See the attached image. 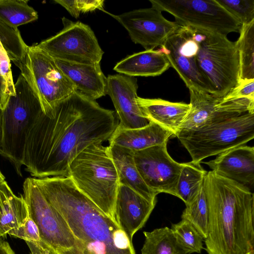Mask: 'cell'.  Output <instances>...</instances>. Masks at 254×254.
I'll list each match as a JSON object with an SVG mask.
<instances>
[{
    "instance_id": "cell-1",
    "label": "cell",
    "mask_w": 254,
    "mask_h": 254,
    "mask_svg": "<svg viewBox=\"0 0 254 254\" xmlns=\"http://www.w3.org/2000/svg\"><path fill=\"white\" fill-rule=\"evenodd\" d=\"M118 125L115 112L75 91L52 117L43 112L29 130L23 165L34 178L67 176L68 166L83 150L109 140Z\"/></svg>"
},
{
    "instance_id": "cell-2",
    "label": "cell",
    "mask_w": 254,
    "mask_h": 254,
    "mask_svg": "<svg viewBox=\"0 0 254 254\" xmlns=\"http://www.w3.org/2000/svg\"><path fill=\"white\" fill-rule=\"evenodd\" d=\"M33 179L67 223L79 243L78 254H135L132 242L115 220L80 192L69 177Z\"/></svg>"
},
{
    "instance_id": "cell-3",
    "label": "cell",
    "mask_w": 254,
    "mask_h": 254,
    "mask_svg": "<svg viewBox=\"0 0 254 254\" xmlns=\"http://www.w3.org/2000/svg\"><path fill=\"white\" fill-rule=\"evenodd\" d=\"M208 254H248L254 247V195L247 187L207 172Z\"/></svg>"
},
{
    "instance_id": "cell-4",
    "label": "cell",
    "mask_w": 254,
    "mask_h": 254,
    "mask_svg": "<svg viewBox=\"0 0 254 254\" xmlns=\"http://www.w3.org/2000/svg\"><path fill=\"white\" fill-rule=\"evenodd\" d=\"M67 176L80 192L115 219L114 206L120 184L107 146L99 144L85 148L70 163Z\"/></svg>"
},
{
    "instance_id": "cell-5",
    "label": "cell",
    "mask_w": 254,
    "mask_h": 254,
    "mask_svg": "<svg viewBox=\"0 0 254 254\" xmlns=\"http://www.w3.org/2000/svg\"><path fill=\"white\" fill-rule=\"evenodd\" d=\"M14 87L15 94L9 96L1 110L0 155L9 161L16 173L22 177L27 137L43 112L37 96L21 74Z\"/></svg>"
},
{
    "instance_id": "cell-6",
    "label": "cell",
    "mask_w": 254,
    "mask_h": 254,
    "mask_svg": "<svg viewBox=\"0 0 254 254\" xmlns=\"http://www.w3.org/2000/svg\"><path fill=\"white\" fill-rule=\"evenodd\" d=\"M177 137L189 153L191 161L200 163L254 138V113L246 112L191 130H181Z\"/></svg>"
},
{
    "instance_id": "cell-7",
    "label": "cell",
    "mask_w": 254,
    "mask_h": 254,
    "mask_svg": "<svg viewBox=\"0 0 254 254\" xmlns=\"http://www.w3.org/2000/svg\"><path fill=\"white\" fill-rule=\"evenodd\" d=\"M193 29L199 46L198 67L212 87V95L222 98L239 81V56L236 42L224 35Z\"/></svg>"
},
{
    "instance_id": "cell-8",
    "label": "cell",
    "mask_w": 254,
    "mask_h": 254,
    "mask_svg": "<svg viewBox=\"0 0 254 254\" xmlns=\"http://www.w3.org/2000/svg\"><path fill=\"white\" fill-rule=\"evenodd\" d=\"M16 65L37 96L43 113L54 115L63 101L76 91L53 58L37 48L28 46L23 59Z\"/></svg>"
},
{
    "instance_id": "cell-9",
    "label": "cell",
    "mask_w": 254,
    "mask_h": 254,
    "mask_svg": "<svg viewBox=\"0 0 254 254\" xmlns=\"http://www.w3.org/2000/svg\"><path fill=\"white\" fill-rule=\"evenodd\" d=\"M151 6L172 14L180 26L227 36L239 33L240 21L216 0H149Z\"/></svg>"
},
{
    "instance_id": "cell-10",
    "label": "cell",
    "mask_w": 254,
    "mask_h": 254,
    "mask_svg": "<svg viewBox=\"0 0 254 254\" xmlns=\"http://www.w3.org/2000/svg\"><path fill=\"white\" fill-rule=\"evenodd\" d=\"M29 214L39 229L41 240L57 254H78L79 245L62 215L47 201L33 178L23 185Z\"/></svg>"
},
{
    "instance_id": "cell-11",
    "label": "cell",
    "mask_w": 254,
    "mask_h": 254,
    "mask_svg": "<svg viewBox=\"0 0 254 254\" xmlns=\"http://www.w3.org/2000/svg\"><path fill=\"white\" fill-rule=\"evenodd\" d=\"M63 29L35 46L55 60L85 64H100L104 52L94 32L87 24L62 18Z\"/></svg>"
},
{
    "instance_id": "cell-12",
    "label": "cell",
    "mask_w": 254,
    "mask_h": 254,
    "mask_svg": "<svg viewBox=\"0 0 254 254\" xmlns=\"http://www.w3.org/2000/svg\"><path fill=\"white\" fill-rule=\"evenodd\" d=\"M198 48L194 29L180 25L160 49L189 89L193 88L212 95V87L197 64Z\"/></svg>"
},
{
    "instance_id": "cell-13",
    "label": "cell",
    "mask_w": 254,
    "mask_h": 254,
    "mask_svg": "<svg viewBox=\"0 0 254 254\" xmlns=\"http://www.w3.org/2000/svg\"><path fill=\"white\" fill-rule=\"evenodd\" d=\"M167 142L134 152L137 169L143 181L158 194L177 196L176 187L183 163L175 161L169 154Z\"/></svg>"
},
{
    "instance_id": "cell-14",
    "label": "cell",
    "mask_w": 254,
    "mask_h": 254,
    "mask_svg": "<svg viewBox=\"0 0 254 254\" xmlns=\"http://www.w3.org/2000/svg\"><path fill=\"white\" fill-rule=\"evenodd\" d=\"M161 12L151 6L119 15L108 13L127 30L132 42L147 50L162 46L180 26L166 19Z\"/></svg>"
},
{
    "instance_id": "cell-15",
    "label": "cell",
    "mask_w": 254,
    "mask_h": 254,
    "mask_svg": "<svg viewBox=\"0 0 254 254\" xmlns=\"http://www.w3.org/2000/svg\"><path fill=\"white\" fill-rule=\"evenodd\" d=\"M138 85L134 77L122 74L107 77L106 94L110 97L120 123L124 128H137L147 125L137 102Z\"/></svg>"
},
{
    "instance_id": "cell-16",
    "label": "cell",
    "mask_w": 254,
    "mask_h": 254,
    "mask_svg": "<svg viewBox=\"0 0 254 254\" xmlns=\"http://www.w3.org/2000/svg\"><path fill=\"white\" fill-rule=\"evenodd\" d=\"M156 202L120 184L114 206V218L131 242L134 234L144 226Z\"/></svg>"
},
{
    "instance_id": "cell-17",
    "label": "cell",
    "mask_w": 254,
    "mask_h": 254,
    "mask_svg": "<svg viewBox=\"0 0 254 254\" xmlns=\"http://www.w3.org/2000/svg\"><path fill=\"white\" fill-rule=\"evenodd\" d=\"M217 175L239 183L250 190L254 185V148L241 145L214 159L204 162Z\"/></svg>"
},
{
    "instance_id": "cell-18",
    "label": "cell",
    "mask_w": 254,
    "mask_h": 254,
    "mask_svg": "<svg viewBox=\"0 0 254 254\" xmlns=\"http://www.w3.org/2000/svg\"><path fill=\"white\" fill-rule=\"evenodd\" d=\"M189 109L178 131L195 130L220 120L240 115L218 104L222 98H216L209 93L193 88L189 89Z\"/></svg>"
},
{
    "instance_id": "cell-19",
    "label": "cell",
    "mask_w": 254,
    "mask_h": 254,
    "mask_svg": "<svg viewBox=\"0 0 254 254\" xmlns=\"http://www.w3.org/2000/svg\"><path fill=\"white\" fill-rule=\"evenodd\" d=\"M54 60L77 91L94 100L107 95V77L100 64H85Z\"/></svg>"
},
{
    "instance_id": "cell-20",
    "label": "cell",
    "mask_w": 254,
    "mask_h": 254,
    "mask_svg": "<svg viewBox=\"0 0 254 254\" xmlns=\"http://www.w3.org/2000/svg\"><path fill=\"white\" fill-rule=\"evenodd\" d=\"M137 102L144 117L171 131L176 136L188 113L189 104L162 99L137 96Z\"/></svg>"
},
{
    "instance_id": "cell-21",
    "label": "cell",
    "mask_w": 254,
    "mask_h": 254,
    "mask_svg": "<svg viewBox=\"0 0 254 254\" xmlns=\"http://www.w3.org/2000/svg\"><path fill=\"white\" fill-rule=\"evenodd\" d=\"M174 136L168 130L149 122L142 127L124 128L118 125L109 138V144L131 149L133 152L167 142Z\"/></svg>"
},
{
    "instance_id": "cell-22",
    "label": "cell",
    "mask_w": 254,
    "mask_h": 254,
    "mask_svg": "<svg viewBox=\"0 0 254 254\" xmlns=\"http://www.w3.org/2000/svg\"><path fill=\"white\" fill-rule=\"evenodd\" d=\"M107 148L117 170L120 184L150 201L157 202L158 194L147 186L137 169L134 152L130 149L113 144H109Z\"/></svg>"
},
{
    "instance_id": "cell-23",
    "label": "cell",
    "mask_w": 254,
    "mask_h": 254,
    "mask_svg": "<svg viewBox=\"0 0 254 254\" xmlns=\"http://www.w3.org/2000/svg\"><path fill=\"white\" fill-rule=\"evenodd\" d=\"M170 66L166 56L159 49L128 56L118 62L114 70L128 76L148 77L159 76Z\"/></svg>"
},
{
    "instance_id": "cell-24",
    "label": "cell",
    "mask_w": 254,
    "mask_h": 254,
    "mask_svg": "<svg viewBox=\"0 0 254 254\" xmlns=\"http://www.w3.org/2000/svg\"><path fill=\"white\" fill-rule=\"evenodd\" d=\"M29 217L23 195L16 196L4 180L0 182V236L5 238L22 226Z\"/></svg>"
},
{
    "instance_id": "cell-25",
    "label": "cell",
    "mask_w": 254,
    "mask_h": 254,
    "mask_svg": "<svg viewBox=\"0 0 254 254\" xmlns=\"http://www.w3.org/2000/svg\"><path fill=\"white\" fill-rule=\"evenodd\" d=\"M207 172L199 163H184L176 187L177 197L188 204L201 188Z\"/></svg>"
},
{
    "instance_id": "cell-26",
    "label": "cell",
    "mask_w": 254,
    "mask_h": 254,
    "mask_svg": "<svg viewBox=\"0 0 254 254\" xmlns=\"http://www.w3.org/2000/svg\"><path fill=\"white\" fill-rule=\"evenodd\" d=\"M143 234L145 241L141 254H187L167 227L143 232Z\"/></svg>"
},
{
    "instance_id": "cell-27",
    "label": "cell",
    "mask_w": 254,
    "mask_h": 254,
    "mask_svg": "<svg viewBox=\"0 0 254 254\" xmlns=\"http://www.w3.org/2000/svg\"><path fill=\"white\" fill-rule=\"evenodd\" d=\"M236 41L239 56V80L254 79V20L242 25Z\"/></svg>"
},
{
    "instance_id": "cell-28",
    "label": "cell",
    "mask_w": 254,
    "mask_h": 254,
    "mask_svg": "<svg viewBox=\"0 0 254 254\" xmlns=\"http://www.w3.org/2000/svg\"><path fill=\"white\" fill-rule=\"evenodd\" d=\"M182 219L190 222L205 239L208 235L209 209L203 184L195 197L187 205Z\"/></svg>"
},
{
    "instance_id": "cell-29",
    "label": "cell",
    "mask_w": 254,
    "mask_h": 254,
    "mask_svg": "<svg viewBox=\"0 0 254 254\" xmlns=\"http://www.w3.org/2000/svg\"><path fill=\"white\" fill-rule=\"evenodd\" d=\"M26 0H0V20L14 27L38 18L37 12Z\"/></svg>"
},
{
    "instance_id": "cell-30",
    "label": "cell",
    "mask_w": 254,
    "mask_h": 254,
    "mask_svg": "<svg viewBox=\"0 0 254 254\" xmlns=\"http://www.w3.org/2000/svg\"><path fill=\"white\" fill-rule=\"evenodd\" d=\"M0 42L10 61L15 65L23 59L28 45L23 40L17 27L0 20Z\"/></svg>"
},
{
    "instance_id": "cell-31",
    "label": "cell",
    "mask_w": 254,
    "mask_h": 254,
    "mask_svg": "<svg viewBox=\"0 0 254 254\" xmlns=\"http://www.w3.org/2000/svg\"><path fill=\"white\" fill-rule=\"evenodd\" d=\"M171 230L187 254L201 253L203 238L190 222L182 219L178 223L172 224Z\"/></svg>"
},
{
    "instance_id": "cell-32",
    "label": "cell",
    "mask_w": 254,
    "mask_h": 254,
    "mask_svg": "<svg viewBox=\"0 0 254 254\" xmlns=\"http://www.w3.org/2000/svg\"><path fill=\"white\" fill-rule=\"evenodd\" d=\"M235 17L241 24L254 20V0H216Z\"/></svg>"
},
{
    "instance_id": "cell-33",
    "label": "cell",
    "mask_w": 254,
    "mask_h": 254,
    "mask_svg": "<svg viewBox=\"0 0 254 254\" xmlns=\"http://www.w3.org/2000/svg\"><path fill=\"white\" fill-rule=\"evenodd\" d=\"M54 1L64 7L70 14L75 18L81 13H86L96 9L104 10L103 0H55Z\"/></svg>"
},
{
    "instance_id": "cell-34",
    "label": "cell",
    "mask_w": 254,
    "mask_h": 254,
    "mask_svg": "<svg viewBox=\"0 0 254 254\" xmlns=\"http://www.w3.org/2000/svg\"><path fill=\"white\" fill-rule=\"evenodd\" d=\"M241 98L254 99V79L239 80L237 84L222 98V101Z\"/></svg>"
},
{
    "instance_id": "cell-35",
    "label": "cell",
    "mask_w": 254,
    "mask_h": 254,
    "mask_svg": "<svg viewBox=\"0 0 254 254\" xmlns=\"http://www.w3.org/2000/svg\"><path fill=\"white\" fill-rule=\"evenodd\" d=\"M11 236L24 240L25 242L41 241L38 227L30 216L25 223L13 232Z\"/></svg>"
},
{
    "instance_id": "cell-36",
    "label": "cell",
    "mask_w": 254,
    "mask_h": 254,
    "mask_svg": "<svg viewBox=\"0 0 254 254\" xmlns=\"http://www.w3.org/2000/svg\"><path fill=\"white\" fill-rule=\"evenodd\" d=\"M0 74L4 79L9 95H14L15 87L11 69L10 61L0 42Z\"/></svg>"
},
{
    "instance_id": "cell-37",
    "label": "cell",
    "mask_w": 254,
    "mask_h": 254,
    "mask_svg": "<svg viewBox=\"0 0 254 254\" xmlns=\"http://www.w3.org/2000/svg\"><path fill=\"white\" fill-rule=\"evenodd\" d=\"M30 250L29 254H57L54 250L42 241L26 242Z\"/></svg>"
},
{
    "instance_id": "cell-38",
    "label": "cell",
    "mask_w": 254,
    "mask_h": 254,
    "mask_svg": "<svg viewBox=\"0 0 254 254\" xmlns=\"http://www.w3.org/2000/svg\"><path fill=\"white\" fill-rule=\"evenodd\" d=\"M9 96L6 83L0 74V110L4 109Z\"/></svg>"
},
{
    "instance_id": "cell-39",
    "label": "cell",
    "mask_w": 254,
    "mask_h": 254,
    "mask_svg": "<svg viewBox=\"0 0 254 254\" xmlns=\"http://www.w3.org/2000/svg\"><path fill=\"white\" fill-rule=\"evenodd\" d=\"M0 254H15L9 244L5 241L0 244Z\"/></svg>"
},
{
    "instance_id": "cell-40",
    "label": "cell",
    "mask_w": 254,
    "mask_h": 254,
    "mask_svg": "<svg viewBox=\"0 0 254 254\" xmlns=\"http://www.w3.org/2000/svg\"><path fill=\"white\" fill-rule=\"evenodd\" d=\"M5 180V177L0 170V182Z\"/></svg>"
},
{
    "instance_id": "cell-41",
    "label": "cell",
    "mask_w": 254,
    "mask_h": 254,
    "mask_svg": "<svg viewBox=\"0 0 254 254\" xmlns=\"http://www.w3.org/2000/svg\"><path fill=\"white\" fill-rule=\"evenodd\" d=\"M1 110H0V119H1Z\"/></svg>"
},
{
    "instance_id": "cell-42",
    "label": "cell",
    "mask_w": 254,
    "mask_h": 254,
    "mask_svg": "<svg viewBox=\"0 0 254 254\" xmlns=\"http://www.w3.org/2000/svg\"><path fill=\"white\" fill-rule=\"evenodd\" d=\"M248 254H254V250L251 251L250 252H249Z\"/></svg>"
},
{
    "instance_id": "cell-43",
    "label": "cell",
    "mask_w": 254,
    "mask_h": 254,
    "mask_svg": "<svg viewBox=\"0 0 254 254\" xmlns=\"http://www.w3.org/2000/svg\"><path fill=\"white\" fill-rule=\"evenodd\" d=\"M3 241L1 239V237L0 236V244Z\"/></svg>"
}]
</instances>
